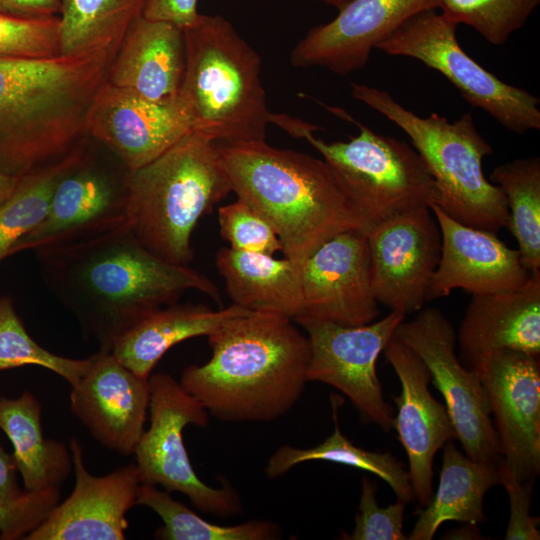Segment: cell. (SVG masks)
Instances as JSON below:
<instances>
[{"mask_svg":"<svg viewBox=\"0 0 540 540\" xmlns=\"http://www.w3.org/2000/svg\"><path fill=\"white\" fill-rule=\"evenodd\" d=\"M334 430L317 446L301 449L284 445L269 458L265 472L270 479L287 473L294 466L306 461L323 460L371 472L384 480L397 499L410 502L414 494L410 476L403 463L389 453L371 452L355 446L340 431L337 396H331Z\"/></svg>","mask_w":540,"mask_h":540,"instance_id":"cell-30","label":"cell"},{"mask_svg":"<svg viewBox=\"0 0 540 540\" xmlns=\"http://www.w3.org/2000/svg\"><path fill=\"white\" fill-rule=\"evenodd\" d=\"M351 96L379 112L411 139L431 175L436 205L467 226L497 233L509 224L507 201L501 189L484 175L482 162L493 152L478 132L471 113L452 122L437 113L421 117L388 92L351 83Z\"/></svg>","mask_w":540,"mask_h":540,"instance_id":"cell-7","label":"cell"},{"mask_svg":"<svg viewBox=\"0 0 540 540\" xmlns=\"http://www.w3.org/2000/svg\"><path fill=\"white\" fill-rule=\"evenodd\" d=\"M183 32L178 100L192 132L216 143L264 141L271 112L258 53L219 15L199 14Z\"/></svg>","mask_w":540,"mask_h":540,"instance_id":"cell-5","label":"cell"},{"mask_svg":"<svg viewBox=\"0 0 540 540\" xmlns=\"http://www.w3.org/2000/svg\"><path fill=\"white\" fill-rule=\"evenodd\" d=\"M475 372L489 401L502 461L522 482L540 472V359L518 350L489 356Z\"/></svg>","mask_w":540,"mask_h":540,"instance_id":"cell-15","label":"cell"},{"mask_svg":"<svg viewBox=\"0 0 540 540\" xmlns=\"http://www.w3.org/2000/svg\"><path fill=\"white\" fill-rule=\"evenodd\" d=\"M303 314L344 326L373 322L379 315L371 283L367 232L349 230L321 244L301 265Z\"/></svg>","mask_w":540,"mask_h":540,"instance_id":"cell-16","label":"cell"},{"mask_svg":"<svg viewBox=\"0 0 540 540\" xmlns=\"http://www.w3.org/2000/svg\"><path fill=\"white\" fill-rule=\"evenodd\" d=\"M441 233V253L433 274L428 301L448 296L454 289L488 294L522 285L530 272L518 249L508 247L495 232L462 224L436 204L430 207Z\"/></svg>","mask_w":540,"mask_h":540,"instance_id":"cell-22","label":"cell"},{"mask_svg":"<svg viewBox=\"0 0 540 540\" xmlns=\"http://www.w3.org/2000/svg\"><path fill=\"white\" fill-rule=\"evenodd\" d=\"M216 266L234 304L297 322L303 314L300 265L284 257L221 248Z\"/></svg>","mask_w":540,"mask_h":540,"instance_id":"cell-27","label":"cell"},{"mask_svg":"<svg viewBox=\"0 0 540 540\" xmlns=\"http://www.w3.org/2000/svg\"><path fill=\"white\" fill-rule=\"evenodd\" d=\"M404 319V314L390 311L378 321L359 326L313 319L298 322L309 342L308 382L336 388L362 418L389 432L394 412L383 397L376 363Z\"/></svg>","mask_w":540,"mask_h":540,"instance_id":"cell-12","label":"cell"},{"mask_svg":"<svg viewBox=\"0 0 540 540\" xmlns=\"http://www.w3.org/2000/svg\"><path fill=\"white\" fill-rule=\"evenodd\" d=\"M384 352L401 383V394L393 397V428L408 458L414 498L424 507L432 497L434 457L456 439L455 429L445 405L428 389L431 375L423 360L395 335Z\"/></svg>","mask_w":540,"mask_h":540,"instance_id":"cell-20","label":"cell"},{"mask_svg":"<svg viewBox=\"0 0 540 540\" xmlns=\"http://www.w3.org/2000/svg\"><path fill=\"white\" fill-rule=\"evenodd\" d=\"M426 364L431 382L441 393L456 439L473 460L502 461L489 401L480 376L456 356V333L449 319L432 307L402 321L394 334Z\"/></svg>","mask_w":540,"mask_h":540,"instance_id":"cell-11","label":"cell"},{"mask_svg":"<svg viewBox=\"0 0 540 540\" xmlns=\"http://www.w3.org/2000/svg\"><path fill=\"white\" fill-rule=\"evenodd\" d=\"M321 2L336 8L338 11L346 6L351 0H320Z\"/></svg>","mask_w":540,"mask_h":540,"instance_id":"cell-45","label":"cell"},{"mask_svg":"<svg viewBox=\"0 0 540 540\" xmlns=\"http://www.w3.org/2000/svg\"><path fill=\"white\" fill-rule=\"evenodd\" d=\"M186 61L183 29L140 15L126 31L107 81L155 102L178 98Z\"/></svg>","mask_w":540,"mask_h":540,"instance_id":"cell-24","label":"cell"},{"mask_svg":"<svg viewBox=\"0 0 540 540\" xmlns=\"http://www.w3.org/2000/svg\"><path fill=\"white\" fill-rule=\"evenodd\" d=\"M117 164L104 165L85 146L78 164L57 183L45 218L15 243L9 256L88 240L129 225L130 170Z\"/></svg>","mask_w":540,"mask_h":540,"instance_id":"cell-13","label":"cell"},{"mask_svg":"<svg viewBox=\"0 0 540 540\" xmlns=\"http://www.w3.org/2000/svg\"><path fill=\"white\" fill-rule=\"evenodd\" d=\"M540 0H436V8L455 24L474 28L493 45L521 29Z\"/></svg>","mask_w":540,"mask_h":540,"instance_id":"cell-35","label":"cell"},{"mask_svg":"<svg viewBox=\"0 0 540 540\" xmlns=\"http://www.w3.org/2000/svg\"><path fill=\"white\" fill-rule=\"evenodd\" d=\"M150 386V427L142 434L134 455L140 482L179 492L201 512L227 518L242 512L238 492L222 481L219 488L205 484L196 474L183 441L188 425L206 427L207 410L171 375L154 373Z\"/></svg>","mask_w":540,"mask_h":540,"instance_id":"cell-10","label":"cell"},{"mask_svg":"<svg viewBox=\"0 0 540 540\" xmlns=\"http://www.w3.org/2000/svg\"><path fill=\"white\" fill-rule=\"evenodd\" d=\"M92 356L73 359L57 355L39 345L27 332L9 296H0V371L37 365L53 371L71 386L88 369Z\"/></svg>","mask_w":540,"mask_h":540,"instance_id":"cell-34","label":"cell"},{"mask_svg":"<svg viewBox=\"0 0 540 540\" xmlns=\"http://www.w3.org/2000/svg\"><path fill=\"white\" fill-rule=\"evenodd\" d=\"M85 127L87 135L130 171L153 161L192 132L178 98L151 101L107 80L88 109Z\"/></svg>","mask_w":540,"mask_h":540,"instance_id":"cell-17","label":"cell"},{"mask_svg":"<svg viewBox=\"0 0 540 540\" xmlns=\"http://www.w3.org/2000/svg\"><path fill=\"white\" fill-rule=\"evenodd\" d=\"M62 55L117 49L130 25L142 15L144 0H60Z\"/></svg>","mask_w":540,"mask_h":540,"instance_id":"cell-29","label":"cell"},{"mask_svg":"<svg viewBox=\"0 0 540 540\" xmlns=\"http://www.w3.org/2000/svg\"><path fill=\"white\" fill-rule=\"evenodd\" d=\"M107 69L100 53L0 57V172L21 176L77 148Z\"/></svg>","mask_w":540,"mask_h":540,"instance_id":"cell-3","label":"cell"},{"mask_svg":"<svg viewBox=\"0 0 540 540\" xmlns=\"http://www.w3.org/2000/svg\"><path fill=\"white\" fill-rule=\"evenodd\" d=\"M41 411L30 391L18 398L0 397V429L12 444L23 490L56 506L73 468L72 455L63 443L44 437Z\"/></svg>","mask_w":540,"mask_h":540,"instance_id":"cell-25","label":"cell"},{"mask_svg":"<svg viewBox=\"0 0 540 540\" xmlns=\"http://www.w3.org/2000/svg\"><path fill=\"white\" fill-rule=\"evenodd\" d=\"M217 146L231 190L272 225L296 264L338 233L369 230L323 159L265 140Z\"/></svg>","mask_w":540,"mask_h":540,"instance_id":"cell-4","label":"cell"},{"mask_svg":"<svg viewBox=\"0 0 540 540\" xmlns=\"http://www.w3.org/2000/svg\"><path fill=\"white\" fill-rule=\"evenodd\" d=\"M218 222L222 238L234 250L272 256L283 250L272 225L240 198L218 208Z\"/></svg>","mask_w":540,"mask_h":540,"instance_id":"cell-36","label":"cell"},{"mask_svg":"<svg viewBox=\"0 0 540 540\" xmlns=\"http://www.w3.org/2000/svg\"><path fill=\"white\" fill-rule=\"evenodd\" d=\"M456 337L459 360L473 371L503 350L540 355V271L519 287L472 295Z\"/></svg>","mask_w":540,"mask_h":540,"instance_id":"cell-23","label":"cell"},{"mask_svg":"<svg viewBox=\"0 0 540 540\" xmlns=\"http://www.w3.org/2000/svg\"><path fill=\"white\" fill-rule=\"evenodd\" d=\"M249 312L234 303L213 310L204 304L176 302L127 329L114 341L110 353L136 375L148 379L171 347L190 338L208 336L227 321Z\"/></svg>","mask_w":540,"mask_h":540,"instance_id":"cell-26","label":"cell"},{"mask_svg":"<svg viewBox=\"0 0 540 540\" xmlns=\"http://www.w3.org/2000/svg\"><path fill=\"white\" fill-rule=\"evenodd\" d=\"M34 252L46 288L102 352H110L127 329L176 303L188 290L221 303L220 292L208 277L189 265L159 258L139 242L129 225Z\"/></svg>","mask_w":540,"mask_h":540,"instance_id":"cell-1","label":"cell"},{"mask_svg":"<svg viewBox=\"0 0 540 540\" xmlns=\"http://www.w3.org/2000/svg\"><path fill=\"white\" fill-rule=\"evenodd\" d=\"M490 182L504 193L508 229L517 241L523 266L540 271V158H517L495 167Z\"/></svg>","mask_w":540,"mask_h":540,"instance_id":"cell-31","label":"cell"},{"mask_svg":"<svg viewBox=\"0 0 540 540\" xmlns=\"http://www.w3.org/2000/svg\"><path fill=\"white\" fill-rule=\"evenodd\" d=\"M326 107L354 123L359 134L348 141L328 143L314 136L320 129L315 124L274 113L270 121L291 136L305 139L322 155L340 189L369 229L436 203L435 180L414 148L404 141L375 133L340 108Z\"/></svg>","mask_w":540,"mask_h":540,"instance_id":"cell-8","label":"cell"},{"mask_svg":"<svg viewBox=\"0 0 540 540\" xmlns=\"http://www.w3.org/2000/svg\"><path fill=\"white\" fill-rule=\"evenodd\" d=\"M377 485L363 477L358 513L355 516V527L350 540H406L403 533L404 511L407 502H397L387 507H380L377 501Z\"/></svg>","mask_w":540,"mask_h":540,"instance_id":"cell-39","label":"cell"},{"mask_svg":"<svg viewBox=\"0 0 540 540\" xmlns=\"http://www.w3.org/2000/svg\"><path fill=\"white\" fill-rule=\"evenodd\" d=\"M60 7V0H0V13L22 19L58 17Z\"/></svg>","mask_w":540,"mask_h":540,"instance_id":"cell-42","label":"cell"},{"mask_svg":"<svg viewBox=\"0 0 540 540\" xmlns=\"http://www.w3.org/2000/svg\"><path fill=\"white\" fill-rule=\"evenodd\" d=\"M70 408L91 436L106 449L134 454L149 411L148 379L136 375L110 352L98 351L71 386Z\"/></svg>","mask_w":540,"mask_h":540,"instance_id":"cell-19","label":"cell"},{"mask_svg":"<svg viewBox=\"0 0 540 540\" xmlns=\"http://www.w3.org/2000/svg\"><path fill=\"white\" fill-rule=\"evenodd\" d=\"M211 358L190 365L180 384L223 421L265 422L288 413L307 380V336L284 316L249 312L212 332Z\"/></svg>","mask_w":540,"mask_h":540,"instance_id":"cell-2","label":"cell"},{"mask_svg":"<svg viewBox=\"0 0 540 540\" xmlns=\"http://www.w3.org/2000/svg\"><path fill=\"white\" fill-rule=\"evenodd\" d=\"M9 528L8 514L0 509V539L9 540Z\"/></svg>","mask_w":540,"mask_h":540,"instance_id":"cell-44","label":"cell"},{"mask_svg":"<svg viewBox=\"0 0 540 540\" xmlns=\"http://www.w3.org/2000/svg\"><path fill=\"white\" fill-rule=\"evenodd\" d=\"M457 24L436 8L419 11L399 25L376 49L421 61L441 73L475 108L516 134L540 129V99L503 82L459 45Z\"/></svg>","mask_w":540,"mask_h":540,"instance_id":"cell-9","label":"cell"},{"mask_svg":"<svg viewBox=\"0 0 540 540\" xmlns=\"http://www.w3.org/2000/svg\"><path fill=\"white\" fill-rule=\"evenodd\" d=\"M428 8H436V0H351L333 20L306 33L291 52V64L324 67L342 76L361 70L373 49L409 17Z\"/></svg>","mask_w":540,"mask_h":540,"instance_id":"cell-21","label":"cell"},{"mask_svg":"<svg viewBox=\"0 0 540 540\" xmlns=\"http://www.w3.org/2000/svg\"><path fill=\"white\" fill-rule=\"evenodd\" d=\"M197 3L198 0H144L142 16L185 29L199 16Z\"/></svg>","mask_w":540,"mask_h":540,"instance_id":"cell-41","label":"cell"},{"mask_svg":"<svg viewBox=\"0 0 540 540\" xmlns=\"http://www.w3.org/2000/svg\"><path fill=\"white\" fill-rule=\"evenodd\" d=\"M75 474L71 494L59 502L26 540H123L127 512L136 505L141 484L136 464L104 476L86 468L76 438L69 443Z\"/></svg>","mask_w":540,"mask_h":540,"instance_id":"cell-18","label":"cell"},{"mask_svg":"<svg viewBox=\"0 0 540 540\" xmlns=\"http://www.w3.org/2000/svg\"><path fill=\"white\" fill-rule=\"evenodd\" d=\"M216 142L190 132L128 177L129 227L159 258L189 265L192 233L231 192Z\"/></svg>","mask_w":540,"mask_h":540,"instance_id":"cell-6","label":"cell"},{"mask_svg":"<svg viewBox=\"0 0 540 540\" xmlns=\"http://www.w3.org/2000/svg\"><path fill=\"white\" fill-rule=\"evenodd\" d=\"M439 484L429 503L419 512L407 537L431 540L448 521L476 526L486 521L483 501L486 493L501 484L500 463L476 461L459 451L453 440L443 446Z\"/></svg>","mask_w":540,"mask_h":540,"instance_id":"cell-28","label":"cell"},{"mask_svg":"<svg viewBox=\"0 0 540 540\" xmlns=\"http://www.w3.org/2000/svg\"><path fill=\"white\" fill-rule=\"evenodd\" d=\"M12 454L0 443V509L9 517V540L24 539L54 509L48 501L25 492L18 485Z\"/></svg>","mask_w":540,"mask_h":540,"instance_id":"cell-37","label":"cell"},{"mask_svg":"<svg viewBox=\"0 0 540 540\" xmlns=\"http://www.w3.org/2000/svg\"><path fill=\"white\" fill-rule=\"evenodd\" d=\"M20 176L0 172V207L10 197L19 182Z\"/></svg>","mask_w":540,"mask_h":540,"instance_id":"cell-43","label":"cell"},{"mask_svg":"<svg viewBox=\"0 0 540 540\" xmlns=\"http://www.w3.org/2000/svg\"><path fill=\"white\" fill-rule=\"evenodd\" d=\"M84 149L82 143L61 160L20 176L16 188L0 207V261L45 218L57 183L78 164Z\"/></svg>","mask_w":540,"mask_h":540,"instance_id":"cell-32","label":"cell"},{"mask_svg":"<svg viewBox=\"0 0 540 540\" xmlns=\"http://www.w3.org/2000/svg\"><path fill=\"white\" fill-rule=\"evenodd\" d=\"M367 241L378 304L405 316L421 310L441 253V233L431 209L374 225L367 231Z\"/></svg>","mask_w":540,"mask_h":540,"instance_id":"cell-14","label":"cell"},{"mask_svg":"<svg viewBox=\"0 0 540 540\" xmlns=\"http://www.w3.org/2000/svg\"><path fill=\"white\" fill-rule=\"evenodd\" d=\"M500 472L501 485L505 487L510 501V517L505 539L539 540V518L530 515L534 480L519 481L503 461L500 463Z\"/></svg>","mask_w":540,"mask_h":540,"instance_id":"cell-40","label":"cell"},{"mask_svg":"<svg viewBox=\"0 0 540 540\" xmlns=\"http://www.w3.org/2000/svg\"><path fill=\"white\" fill-rule=\"evenodd\" d=\"M60 54L58 17L31 20L0 13V57L50 58Z\"/></svg>","mask_w":540,"mask_h":540,"instance_id":"cell-38","label":"cell"},{"mask_svg":"<svg viewBox=\"0 0 540 540\" xmlns=\"http://www.w3.org/2000/svg\"><path fill=\"white\" fill-rule=\"evenodd\" d=\"M136 504L150 508L161 518L163 525L155 532L157 539L273 540L281 536L278 524L266 520L231 526L211 523L154 485L140 484Z\"/></svg>","mask_w":540,"mask_h":540,"instance_id":"cell-33","label":"cell"}]
</instances>
